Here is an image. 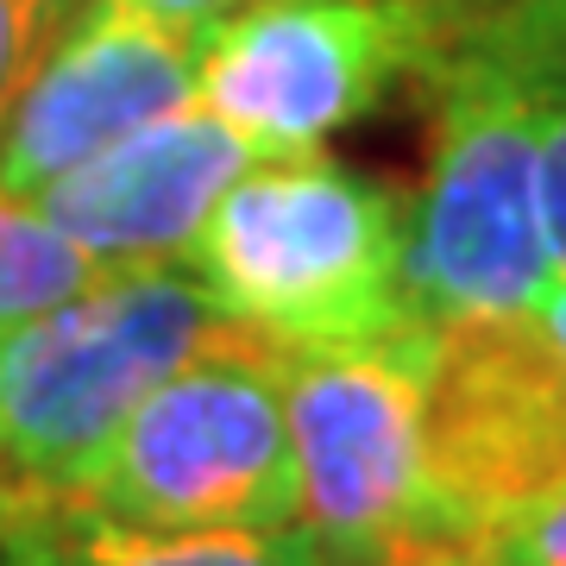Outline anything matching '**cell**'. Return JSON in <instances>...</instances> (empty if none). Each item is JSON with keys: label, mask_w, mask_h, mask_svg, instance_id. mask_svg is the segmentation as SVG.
Returning <instances> with one entry per match:
<instances>
[{"label": "cell", "mask_w": 566, "mask_h": 566, "mask_svg": "<svg viewBox=\"0 0 566 566\" xmlns=\"http://www.w3.org/2000/svg\"><path fill=\"white\" fill-rule=\"evenodd\" d=\"M403 221L390 182L322 151L252 158L208 208L182 271L277 353L353 346L416 322L403 308Z\"/></svg>", "instance_id": "6da1fadb"}, {"label": "cell", "mask_w": 566, "mask_h": 566, "mask_svg": "<svg viewBox=\"0 0 566 566\" xmlns=\"http://www.w3.org/2000/svg\"><path fill=\"white\" fill-rule=\"evenodd\" d=\"M428 177L403 221V308L422 327L528 308L554 283L542 208V88L491 25L428 57Z\"/></svg>", "instance_id": "7a4b0ae2"}, {"label": "cell", "mask_w": 566, "mask_h": 566, "mask_svg": "<svg viewBox=\"0 0 566 566\" xmlns=\"http://www.w3.org/2000/svg\"><path fill=\"white\" fill-rule=\"evenodd\" d=\"M240 327L182 264L107 271L0 327V479L70 491L114 428L196 353Z\"/></svg>", "instance_id": "3957f363"}, {"label": "cell", "mask_w": 566, "mask_h": 566, "mask_svg": "<svg viewBox=\"0 0 566 566\" xmlns=\"http://www.w3.org/2000/svg\"><path fill=\"white\" fill-rule=\"evenodd\" d=\"M428 327L283 353L296 523L334 566H416L447 542L422 453Z\"/></svg>", "instance_id": "277c9868"}, {"label": "cell", "mask_w": 566, "mask_h": 566, "mask_svg": "<svg viewBox=\"0 0 566 566\" xmlns=\"http://www.w3.org/2000/svg\"><path fill=\"white\" fill-rule=\"evenodd\" d=\"M70 491L139 528H290L296 453L283 353L233 334L177 365Z\"/></svg>", "instance_id": "5b68a950"}, {"label": "cell", "mask_w": 566, "mask_h": 566, "mask_svg": "<svg viewBox=\"0 0 566 566\" xmlns=\"http://www.w3.org/2000/svg\"><path fill=\"white\" fill-rule=\"evenodd\" d=\"M460 25V0H245L196 44V102L252 158L322 151Z\"/></svg>", "instance_id": "8992f818"}, {"label": "cell", "mask_w": 566, "mask_h": 566, "mask_svg": "<svg viewBox=\"0 0 566 566\" xmlns=\"http://www.w3.org/2000/svg\"><path fill=\"white\" fill-rule=\"evenodd\" d=\"M422 453L447 535L566 491V359L528 308L428 327Z\"/></svg>", "instance_id": "52a82bcc"}, {"label": "cell", "mask_w": 566, "mask_h": 566, "mask_svg": "<svg viewBox=\"0 0 566 566\" xmlns=\"http://www.w3.org/2000/svg\"><path fill=\"white\" fill-rule=\"evenodd\" d=\"M196 32L133 0H82L0 120V196L32 202L51 177L196 102Z\"/></svg>", "instance_id": "ba28073f"}, {"label": "cell", "mask_w": 566, "mask_h": 566, "mask_svg": "<svg viewBox=\"0 0 566 566\" xmlns=\"http://www.w3.org/2000/svg\"><path fill=\"white\" fill-rule=\"evenodd\" d=\"M245 164H252V145L227 120H214L202 102H189L82 158L76 170L51 177L32 196V208L107 271L182 264L208 208L221 202V189Z\"/></svg>", "instance_id": "9c48e42d"}, {"label": "cell", "mask_w": 566, "mask_h": 566, "mask_svg": "<svg viewBox=\"0 0 566 566\" xmlns=\"http://www.w3.org/2000/svg\"><path fill=\"white\" fill-rule=\"evenodd\" d=\"M0 566H334L290 528H139L76 491L0 479Z\"/></svg>", "instance_id": "30bf717a"}, {"label": "cell", "mask_w": 566, "mask_h": 566, "mask_svg": "<svg viewBox=\"0 0 566 566\" xmlns=\"http://www.w3.org/2000/svg\"><path fill=\"white\" fill-rule=\"evenodd\" d=\"M95 277H107V264H95L32 202L0 196V327L25 322V315H39V308L63 303V296H76Z\"/></svg>", "instance_id": "8fae6325"}, {"label": "cell", "mask_w": 566, "mask_h": 566, "mask_svg": "<svg viewBox=\"0 0 566 566\" xmlns=\"http://www.w3.org/2000/svg\"><path fill=\"white\" fill-rule=\"evenodd\" d=\"M416 566H566V491L460 528Z\"/></svg>", "instance_id": "7c38bea8"}, {"label": "cell", "mask_w": 566, "mask_h": 566, "mask_svg": "<svg viewBox=\"0 0 566 566\" xmlns=\"http://www.w3.org/2000/svg\"><path fill=\"white\" fill-rule=\"evenodd\" d=\"M76 13L82 0H0V120Z\"/></svg>", "instance_id": "4fadbf2b"}, {"label": "cell", "mask_w": 566, "mask_h": 566, "mask_svg": "<svg viewBox=\"0 0 566 566\" xmlns=\"http://www.w3.org/2000/svg\"><path fill=\"white\" fill-rule=\"evenodd\" d=\"M139 13H151V20L177 25V32H196L202 39L214 20H227V13H240L245 0H133Z\"/></svg>", "instance_id": "5bb4252c"}, {"label": "cell", "mask_w": 566, "mask_h": 566, "mask_svg": "<svg viewBox=\"0 0 566 566\" xmlns=\"http://www.w3.org/2000/svg\"><path fill=\"white\" fill-rule=\"evenodd\" d=\"M528 315H535V327H542L547 340H554V353L566 359V271H554V283L528 303Z\"/></svg>", "instance_id": "9a60e30c"}]
</instances>
